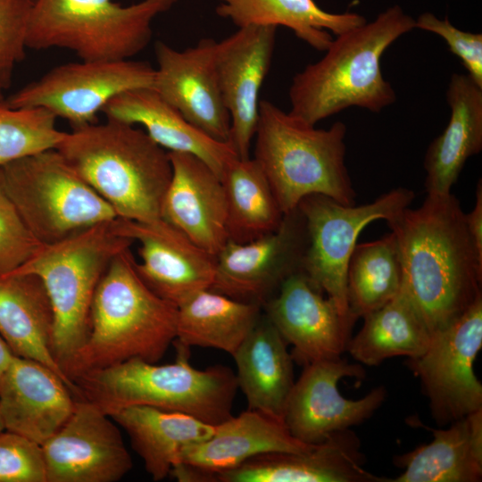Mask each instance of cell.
<instances>
[{
  "label": "cell",
  "mask_w": 482,
  "mask_h": 482,
  "mask_svg": "<svg viewBox=\"0 0 482 482\" xmlns=\"http://www.w3.org/2000/svg\"><path fill=\"white\" fill-rule=\"evenodd\" d=\"M397 241L402 292L431 335L482 295V262L470 239L465 213L452 194L428 195L386 221Z\"/></svg>",
  "instance_id": "obj_1"
},
{
  "label": "cell",
  "mask_w": 482,
  "mask_h": 482,
  "mask_svg": "<svg viewBox=\"0 0 482 482\" xmlns=\"http://www.w3.org/2000/svg\"><path fill=\"white\" fill-rule=\"evenodd\" d=\"M413 29L415 20L394 5L371 22L337 35L321 59L294 76L288 112L315 126L351 106L379 112L394 104L396 95L383 77L380 60L397 38Z\"/></svg>",
  "instance_id": "obj_2"
},
{
  "label": "cell",
  "mask_w": 482,
  "mask_h": 482,
  "mask_svg": "<svg viewBox=\"0 0 482 482\" xmlns=\"http://www.w3.org/2000/svg\"><path fill=\"white\" fill-rule=\"evenodd\" d=\"M176 330L177 306L145 284L126 248L113 257L96 287L87 337L64 373L73 382L83 373L133 358L156 363Z\"/></svg>",
  "instance_id": "obj_3"
},
{
  "label": "cell",
  "mask_w": 482,
  "mask_h": 482,
  "mask_svg": "<svg viewBox=\"0 0 482 482\" xmlns=\"http://www.w3.org/2000/svg\"><path fill=\"white\" fill-rule=\"evenodd\" d=\"M118 218H161L172 166L145 130L114 120L74 128L55 148Z\"/></svg>",
  "instance_id": "obj_4"
},
{
  "label": "cell",
  "mask_w": 482,
  "mask_h": 482,
  "mask_svg": "<svg viewBox=\"0 0 482 482\" xmlns=\"http://www.w3.org/2000/svg\"><path fill=\"white\" fill-rule=\"evenodd\" d=\"M174 343L172 363L133 358L78 376L73 379L76 398L94 403L109 416L127 406L146 405L211 425L228 420L238 388L236 373L221 364L195 369L189 362V348Z\"/></svg>",
  "instance_id": "obj_5"
},
{
  "label": "cell",
  "mask_w": 482,
  "mask_h": 482,
  "mask_svg": "<svg viewBox=\"0 0 482 482\" xmlns=\"http://www.w3.org/2000/svg\"><path fill=\"white\" fill-rule=\"evenodd\" d=\"M346 127L337 121L316 129L262 100L254 134L257 162L285 214L311 195L354 204L355 190L345 165Z\"/></svg>",
  "instance_id": "obj_6"
},
{
  "label": "cell",
  "mask_w": 482,
  "mask_h": 482,
  "mask_svg": "<svg viewBox=\"0 0 482 482\" xmlns=\"http://www.w3.org/2000/svg\"><path fill=\"white\" fill-rule=\"evenodd\" d=\"M114 220L42 245L13 272L35 274L42 280L54 312L53 353L63 372L87 337L91 305L103 275L113 257L134 243L116 232Z\"/></svg>",
  "instance_id": "obj_7"
},
{
  "label": "cell",
  "mask_w": 482,
  "mask_h": 482,
  "mask_svg": "<svg viewBox=\"0 0 482 482\" xmlns=\"http://www.w3.org/2000/svg\"><path fill=\"white\" fill-rule=\"evenodd\" d=\"M177 0H143L121 6L113 0H34L27 48H62L83 61L131 59L152 37V21Z\"/></svg>",
  "instance_id": "obj_8"
},
{
  "label": "cell",
  "mask_w": 482,
  "mask_h": 482,
  "mask_svg": "<svg viewBox=\"0 0 482 482\" xmlns=\"http://www.w3.org/2000/svg\"><path fill=\"white\" fill-rule=\"evenodd\" d=\"M0 177L28 229L43 245L117 218L56 149L0 167Z\"/></svg>",
  "instance_id": "obj_9"
},
{
  "label": "cell",
  "mask_w": 482,
  "mask_h": 482,
  "mask_svg": "<svg viewBox=\"0 0 482 482\" xmlns=\"http://www.w3.org/2000/svg\"><path fill=\"white\" fill-rule=\"evenodd\" d=\"M414 197L412 190L397 187L361 205L343 204L322 195H308L299 203L297 209L307 231L301 270L335 302L343 315L355 318L347 303L346 268L360 233L374 220L389 221L409 207Z\"/></svg>",
  "instance_id": "obj_10"
},
{
  "label": "cell",
  "mask_w": 482,
  "mask_h": 482,
  "mask_svg": "<svg viewBox=\"0 0 482 482\" xmlns=\"http://www.w3.org/2000/svg\"><path fill=\"white\" fill-rule=\"evenodd\" d=\"M154 75V68L145 62L80 60L51 69L2 104L10 108L46 109L74 129L96 122L98 112L116 96L153 88Z\"/></svg>",
  "instance_id": "obj_11"
},
{
  "label": "cell",
  "mask_w": 482,
  "mask_h": 482,
  "mask_svg": "<svg viewBox=\"0 0 482 482\" xmlns=\"http://www.w3.org/2000/svg\"><path fill=\"white\" fill-rule=\"evenodd\" d=\"M482 346V295L456 320L434 333L423 354L408 367L421 382L439 425L482 409V385L474 361Z\"/></svg>",
  "instance_id": "obj_12"
},
{
  "label": "cell",
  "mask_w": 482,
  "mask_h": 482,
  "mask_svg": "<svg viewBox=\"0 0 482 482\" xmlns=\"http://www.w3.org/2000/svg\"><path fill=\"white\" fill-rule=\"evenodd\" d=\"M306 246L305 221L296 209L273 232L245 243L229 239L215 255L210 289L262 307L288 276L301 270Z\"/></svg>",
  "instance_id": "obj_13"
},
{
  "label": "cell",
  "mask_w": 482,
  "mask_h": 482,
  "mask_svg": "<svg viewBox=\"0 0 482 482\" xmlns=\"http://www.w3.org/2000/svg\"><path fill=\"white\" fill-rule=\"evenodd\" d=\"M295 381L288 395L283 420L299 441L314 445L331 434L369 419L384 403L386 391L378 386L358 400L344 397L337 387L344 378H362L361 364L341 357L312 362Z\"/></svg>",
  "instance_id": "obj_14"
},
{
  "label": "cell",
  "mask_w": 482,
  "mask_h": 482,
  "mask_svg": "<svg viewBox=\"0 0 482 482\" xmlns=\"http://www.w3.org/2000/svg\"><path fill=\"white\" fill-rule=\"evenodd\" d=\"M41 448L46 482H117L133 466L117 423L84 399Z\"/></svg>",
  "instance_id": "obj_15"
},
{
  "label": "cell",
  "mask_w": 482,
  "mask_h": 482,
  "mask_svg": "<svg viewBox=\"0 0 482 482\" xmlns=\"http://www.w3.org/2000/svg\"><path fill=\"white\" fill-rule=\"evenodd\" d=\"M262 312L303 366L341 357L357 319L341 313L335 302L298 270L288 276Z\"/></svg>",
  "instance_id": "obj_16"
},
{
  "label": "cell",
  "mask_w": 482,
  "mask_h": 482,
  "mask_svg": "<svg viewBox=\"0 0 482 482\" xmlns=\"http://www.w3.org/2000/svg\"><path fill=\"white\" fill-rule=\"evenodd\" d=\"M116 232L138 242L136 269L145 284L177 307L195 293L210 289L215 275V255L192 242L163 220L137 221L116 218Z\"/></svg>",
  "instance_id": "obj_17"
},
{
  "label": "cell",
  "mask_w": 482,
  "mask_h": 482,
  "mask_svg": "<svg viewBox=\"0 0 482 482\" xmlns=\"http://www.w3.org/2000/svg\"><path fill=\"white\" fill-rule=\"evenodd\" d=\"M277 28L249 25L216 41L214 64L230 118L229 142L240 159L250 158L259 120V93L270 71Z\"/></svg>",
  "instance_id": "obj_18"
},
{
  "label": "cell",
  "mask_w": 482,
  "mask_h": 482,
  "mask_svg": "<svg viewBox=\"0 0 482 482\" xmlns=\"http://www.w3.org/2000/svg\"><path fill=\"white\" fill-rule=\"evenodd\" d=\"M215 45L212 38H202L180 51L158 41L153 88L204 134L229 142L230 118L215 71Z\"/></svg>",
  "instance_id": "obj_19"
},
{
  "label": "cell",
  "mask_w": 482,
  "mask_h": 482,
  "mask_svg": "<svg viewBox=\"0 0 482 482\" xmlns=\"http://www.w3.org/2000/svg\"><path fill=\"white\" fill-rule=\"evenodd\" d=\"M312 446L294 437L283 419L247 409L215 425L207 439L186 447L170 476L179 482H212L259 454L298 453Z\"/></svg>",
  "instance_id": "obj_20"
},
{
  "label": "cell",
  "mask_w": 482,
  "mask_h": 482,
  "mask_svg": "<svg viewBox=\"0 0 482 482\" xmlns=\"http://www.w3.org/2000/svg\"><path fill=\"white\" fill-rule=\"evenodd\" d=\"M212 482H387V478L364 469L360 440L346 428L303 452L259 454L218 474Z\"/></svg>",
  "instance_id": "obj_21"
},
{
  "label": "cell",
  "mask_w": 482,
  "mask_h": 482,
  "mask_svg": "<svg viewBox=\"0 0 482 482\" xmlns=\"http://www.w3.org/2000/svg\"><path fill=\"white\" fill-rule=\"evenodd\" d=\"M75 404L63 379L35 360L14 355L0 378L4 429L40 445L62 427Z\"/></svg>",
  "instance_id": "obj_22"
},
{
  "label": "cell",
  "mask_w": 482,
  "mask_h": 482,
  "mask_svg": "<svg viewBox=\"0 0 482 482\" xmlns=\"http://www.w3.org/2000/svg\"><path fill=\"white\" fill-rule=\"evenodd\" d=\"M172 175L161 219L216 255L229 240L227 203L220 178L200 158L169 152Z\"/></svg>",
  "instance_id": "obj_23"
},
{
  "label": "cell",
  "mask_w": 482,
  "mask_h": 482,
  "mask_svg": "<svg viewBox=\"0 0 482 482\" xmlns=\"http://www.w3.org/2000/svg\"><path fill=\"white\" fill-rule=\"evenodd\" d=\"M107 120L141 125L168 152L192 154L220 178L225 166L238 157L229 142L215 140L187 121L154 88H137L113 97L102 110Z\"/></svg>",
  "instance_id": "obj_24"
},
{
  "label": "cell",
  "mask_w": 482,
  "mask_h": 482,
  "mask_svg": "<svg viewBox=\"0 0 482 482\" xmlns=\"http://www.w3.org/2000/svg\"><path fill=\"white\" fill-rule=\"evenodd\" d=\"M446 99L448 124L431 142L424 159L428 195L450 194L466 161L482 150V87L468 74L454 73Z\"/></svg>",
  "instance_id": "obj_25"
},
{
  "label": "cell",
  "mask_w": 482,
  "mask_h": 482,
  "mask_svg": "<svg viewBox=\"0 0 482 482\" xmlns=\"http://www.w3.org/2000/svg\"><path fill=\"white\" fill-rule=\"evenodd\" d=\"M54 312L46 287L35 274L0 277V336L12 353L57 373L73 395L77 387L64 374L52 349Z\"/></svg>",
  "instance_id": "obj_26"
},
{
  "label": "cell",
  "mask_w": 482,
  "mask_h": 482,
  "mask_svg": "<svg viewBox=\"0 0 482 482\" xmlns=\"http://www.w3.org/2000/svg\"><path fill=\"white\" fill-rule=\"evenodd\" d=\"M231 356L247 409L283 419L295 381L294 360L287 343L263 312Z\"/></svg>",
  "instance_id": "obj_27"
},
{
  "label": "cell",
  "mask_w": 482,
  "mask_h": 482,
  "mask_svg": "<svg viewBox=\"0 0 482 482\" xmlns=\"http://www.w3.org/2000/svg\"><path fill=\"white\" fill-rule=\"evenodd\" d=\"M128 434L154 481L170 475L184 449L207 439L215 425L190 415L146 405H130L110 416Z\"/></svg>",
  "instance_id": "obj_28"
},
{
  "label": "cell",
  "mask_w": 482,
  "mask_h": 482,
  "mask_svg": "<svg viewBox=\"0 0 482 482\" xmlns=\"http://www.w3.org/2000/svg\"><path fill=\"white\" fill-rule=\"evenodd\" d=\"M433 440L398 457L403 472L387 482H478L482 478V409L430 428Z\"/></svg>",
  "instance_id": "obj_29"
},
{
  "label": "cell",
  "mask_w": 482,
  "mask_h": 482,
  "mask_svg": "<svg viewBox=\"0 0 482 482\" xmlns=\"http://www.w3.org/2000/svg\"><path fill=\"white\" fill-rule=\"evenodd\" d=\"M215 11L237 28L249 25L284 26L312 47L325 51L337 36L365 23L355 12L333 13L314 0H219Z\"/></svg>",
  "instance_id": "obj_30"
},
{
  "label": "cell",
  "mask_w": 482,
  "mask_h": 482,
  "mask_svg": "<svg viewBox=\"0 0 482 482\" xmlns=\"http://www.w3.org/2000/svg\"><path fill=\"white\" fill-rule=\"evenodd\" d=\"M262 313L261 305L204 289L177 307L174 341L188 348H214L232 355Z\"/></svg>",
  "instance_id": "obj_31"
},
{
  "label": "cell",
  "mask_w": 482,
  "mask_h": 482,
  "mask_svg": "<svg viewBox=\"0 0 482 482\" xmlns=\"http://www.w3.org/2000/svg\"><path fill=\"white\" fill-rule=\"evenodd\" d=\"M362 318V327L346 345L360 364L376 366L396 356L417 358L430 344L431 333L402 290L390 302Z\"/></svg>",
  "instance_id": "obj_32"
},
{
  "label": "cell",
  "mask_w": 482,
  "mask_h": 482,
  "mask_svg": "<svg viewBox=\"0 0 482 482\" xmlns=\"http://www.w3.org/2000/svg\"><path fill=\"white\" fill-rule=\"evenodd\" d=\"M220 179L227 203L229 239L252 241L280 226L284 213L253 159L235 157L225 166Z\"/></svg>",
  "instance_id": "obj_33"
},
{
  "label": "cell",
  "mask_w": 482,
  "mask_h": 482,
  "mask_svg": "<svg viewBox=\"0 0 482 482\" xmlns=\"http://www.w3.org/2000/svg\"><path fill=\"white\" fill-rule=\"evenodd\" d=\"M402 278L397 241L392 231L380 239L356 244L346 268L350 312L359 319L382 307L399 294Z\"/></svg>",
  "instance_id": "obj_34"
},
{
  "label": "cell",
  "mask_w": 482,
  "mask_h": 482,
  "mask_svg": "<svg viewBox=\"0 0 482 482\" xmlns=\"http://www.w3.org/2000/svg\"><path fill=\"white\" fill-rule=\"evenodd\" d=\"M56 120L43 108H10L0 103V167L55 149L65 135Z\"/></svg>",
  "instance_id": "obj_35"
},
{
  "label": "cell",
  "mask_w": 482,
  "mask_h": 482,
  "mask_svg": "<svg viewBox=\"0 0 482 482\" xmlns=\"http://www.w3.org/2000/svg\"><path fill=\"white\" fill-rule=\"evenodd\" d=\"M42 245L8 196L0 177V277L20 270Z\"/></svg>",
  "instance_id": "obj_36"
},
{
  "label": "cell",
  "mask_w": 482,
  "mask_h": 482,
  "mask_svg": "<svg viewBox=\"0 0 482 482\" xmlns=\"http://www.w3.org/2000/svg\"><path fill=\"white\" fill-rule=\"evenodd\" d=\"M32 2L0 0V93L12 84L15 66L25 57Z\"/></svg>",
  "instance_id": "obj_37"
},
{
  "label": "cell",
  "mask_w": 482,
  "mask_h": 482,
  "mask_svg": "<svg viewBox=\"0 0 482 482\" xmlns=\"http://www.w3.org/2000/svg\"><path fill=\"white\" fill-rule=\"evenodd\" d=\"M0 482H46L41 445L21 435L1 431Z\"/></svg>",
  "instance_id": "obj_38"
},
{
  "label": "cell",
  "mask_w": 482,
  "mask_h": 482,
  "mask_svg": "<svg viewBox=\"0 0 482 482\" xmlns=\"http://www.w3.org/2000/svg\"><path fill=\"white\" fill-rule=\"evenodd\" d=\"M415 28L430 31L443 37L449 50L458 56L472 80L482 87V34L463 31L447 18L440 20L431 12H424L415 20Z\"/></svg>",
  "instance_id": "obj_39"
},
{
  "label": "cell",
  "mask_w": 482,
  "mask_h": 482,
  "mask_svg": "<svg viewBox=\"0 0 482 482\" xmlns=\"http://www.w3.org/2000/svg\"><path fill=\"white\" fill-rule=\"evenodd\" d=\"M467 231L477 257L482 262V183L477 184L476 201L473 209L465 213Z\"/></svg>",
  "instance_id": "obj_40"
},
{
  "label": "cell",
  "mask_w": 482,
  "mask_h": 482,
  "mask_svg": "<svg viewBox=\"0 0 482 482\" xmlns=\"http://www.w3.org/2000/svg\"><path fill=\"white\" fill-rule=\"evenodd\" d=\"M14 355L10 346L0 336V378L8 368Z\"/></svg>",
  "instance_id": "obj_41"
},
{
  "label": "cell",
  "mask_w": 482,
  "mask_h": 482,
  "mask_svg": "<svg viewBox=\"0 0 482 482\" xmlns=\"http://www.w3.org/2000/svg\"><path fill=\"white\" fill-rule=\"evenodd\" d=\"M3 430H4V427L0 414V432Z\"/></svg>",
  "instance_id": "obj_42"
},
{
  "label": "cell",
  "mask_w": 482,
  "mask_h": 482,
  "mask_svg": "<svg viewBox=\"0 0 482 482\" xmlns=\"http://www.w3.org/2000/svg\"><path fill=\"white\" fill-rule=\"evenodd\" d=\"M4 97L3 96V94L0 93V103H2L4 101Z\"/></svg>",
  "instance_id": "obj_43"
},
{
  "label": "cell",
  "mask_w": 482,
  "mask_h": 482,
  "mask_svg": "<svg viewBox=\"0 0 482 482\" xmlns=\"http://www.w3.org/2000/svg\"><path fill=\"white\" fill-rule=\"evenodd\" d=\"M31 2H33L34 0H30Z\"/></svg>",
  "instance_id": "obj_44"
}]
</instances>
